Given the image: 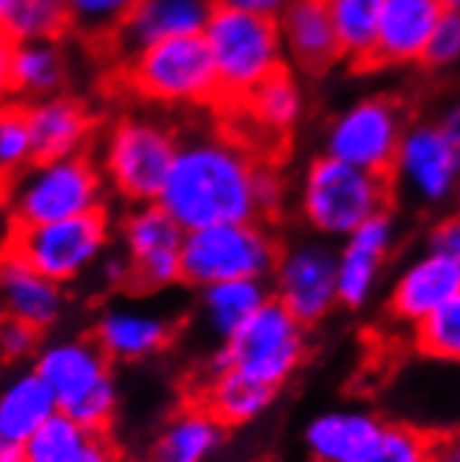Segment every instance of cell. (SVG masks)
Instances as JSON below:
<instances>
[{
  "instance_id": "6da1fadb",
  "label": "cell",
  "mask_w": 460,
  "mask_h": 462,
  "mask_svg": "<svg viewBox=\"0 0 460 462\" xmlns=\"http://www.w3.org/2000/svg\"><path fill=\"white\" fill-rule=\"evenodd\" d=\"M266 168L268 164L232 134H195L182 140L156 204L184 231L262 220L259 192Z\"/></svg>"
},
{
  "instance_id": "7a4b0ae2",
  "label": "cell",
  "mask_w": 460,
  "mask_h": 462,
  "mask_svg": "<svg viewBox=\"0 0 460 462\" xmlns=\"http://www.w3.org/2000/svg\"><path fill=\"white\" fill-rule=\"evenodd\" d=\"M390 176L360 171L335 156H313L296 187V212L321 240H346L374 215L390 212Z\"/></svg>"
},
{
  "instance_id": "3957f363",
  "label": "cell",
  "mask_w": 460,
  "mask_h": 462,
  "mask_svg": "<svg viewBox=\"0 0 460 462\" xmlns=\"http://www.w3.org/2000/svg\"><path fill=\"white\" fill-rule=\"evenodd\" d=\"M202 37L210 48L221 84L218 109H238L262 81L287 68L277 17L226 6L215 0Z\"/></svg>"
},
{
  "instance_id": "277c9868",
  "label": "cell",
  "mask_w": 460,
  "mask_h": 462,
  "mask_svg": "<svg viewBox=\"0 0 460 462\" xmlns=\"http://www.w3.org/2000/svg\"><path fill=\"white\" fill-rule=\"evenodd\" d=\"M123 81L140 101L162 109H218L221 84L202 34L128 51Z\"/></svg>"
},
{
  "instance_id": "5b68a950",
  "label": "cell",
  "mask_w": 460,
  "mask_h": 462,
  "mask_svg": "<svg viewBox=\"0 0 460 462\" xmlns=\"http://www.w3.org/2000/svg\"><path fill=\"white\" fill-rule=\"evenodd\" d=\"M182 140L154 115H123L101 134L98 164L107 187L128 207L156 204Z\"/></svg>"
},
{
  "instance_id": "8992f818",
  "label": "cell",
  "mask_w": 460,
  "mask_h": 462,
  "mask_svg": "<svg viewBox=\"0 0 460 462\" xmlns=\"http://www.w3.org/2000/svg\"><path fill=\"white\" fill-rule=\"evenodd\" d=\"M107 179L92 153L37 159L6 184L14 226H40L107 209Z\"/></svg>"
},
{
  "instance_id": "52a82bcc",
  "label": "cell",
  "mask_w": 460,
  "mask_h": 462,
  "mask_svg": "<svg viewBox=\"0 0 460 462\" xmlns=\"http://www.w3.org/2000/svg\"><path fill=\"white\" fill-rule=\"evenodd\" d=\"M279 240L266 220L215 223L184 231L182 243V282L204 290L218 282L271 279Z\"/></svg>"
},
{
  "instance_id": "ba28073f",
  "label": "cell",
  "mask_w": 460,
  "mask_h": 462,
  "mask_svg": "<svg viewBox=\"0 0 460 462\" xmlns=\"http://www.w3.org/2000/svg\"><path fill=\"white\" fill-rule=\"evenodd\" d=\"M307 348V326L271 299L235 337L215 348L207 371L235 368L279 390L305 365Z\"/></svg>"
},
{
  "instance_id": "9c48e42d",
  "label": "cell",
  "mask_w": 460,
  "mask_h": 462,
  "mask_svg": "<svg viewBox=\"0 0 460 462\" xmlns=\"http://www.w3.org/2000/svg\"><path fill=\"white\" fill-rule=\"evenodd\" d=\"M408 125V106L397 95H363L326 120L321 131V153L360 171L390 176Z\"/></svg>"
},
{
  "instance_id": "30bf717a",
  "label": "cell",
  "mask_w": 460,
  "mask_h": 462,
  "mask_svg": "<svg viewBox=\"0 0 460 462\" xmlns=\"http://www.w3.org/2000/svg\"><path fill=\"white\" fill-rule=\"evenodd\" d=\"M112 243V223L107 209L87 212L68 220L40 226H14L6 243L9 251L23 256L56 284H70L107 256Z\"/></svg>"
},
{
  "instance_id": "8fae6325",
  "label": "cell",
  "mask_w": 460,
  "mask_h": 462,
  "mask_svg": "<svg viewBox=\"0 0 460 462\" xmlns=\"http://www.w3.org/2000/svg\"><path fill=\"white\" fill-rule=\"evenodd\" d=\"M274 299L307 328L326 320L338 304V251L330 240H296L282 245L271 273Z\"/></svg>"
},
{
  "instance_id": "7c38bea8",
  "label": "cell",
  "mask_w": 460,
  "mask_h": 462,
  "mask_svg": "<svg viewBox=\"0 0 460 462\" xmlns=\"http://www.w3.org/2000/svg\"><path fill=\"white\" fill-rule=\"evenodd\" d=\"M393 189L413 204L436 209L452 204L460 184V156L444 137L436 120H410L390 171Z\"/></svg>"
},
{
  "instance_id": "4fadbf2b",
  "label": "cell",
  "mask_w": 460,
  "mask_h": 462,
  "mask_svg": "<svg viewBox=\"0 0 460 462\" xmlns=\"http://www.w3.org/2000/svg\"><path fill=\"white\" fill-rule=\"evenodd\" d=\"M184 228L159 204L128 207L120 220V245L131 265V287L159 292L182 282Z\"/></svg>"
},
{
  "instance_id": "5bb4252c",
  "label": "cell",
  "mask_w": 460,
  "mask_h": 462,
  "mask_svg": "<svg viewBox=\"0 0 460 462\" xmlns=\"http://www.w3.org/2000/svg\"><path fill=\"white\" fill-rule=\"evenodd\" d=\"M399 226L393 212L374 215L354 228L338 248V304L343 310H363L380 287L382 271L397 248Z\"/></svg>"
},
{
  "instance_id": "9a60e30c",
  "label": "cell",
  "mask_w": 460,
  "mask_h": 462,
  "mask_svg": "<svg viewBox=\"0 0 460 462\" xmlns=\"http://www.w3.org/2000/svg\"><path fill=\"white\" fill-rule=\"evenodd\" d=\"M444 14V0H385L369 70L418 68Z\"/></svg>"
},
{
  "instance_id": "2e32d148",
  "label": "cell",
  "mask_w": 460,
  "mask_h": 462,
  "mask_svg": "<svg viewBox=\"0 0 460 462\" xmlns=\"http://www.w3.org/2000/svg\"><path fill=\"white\" fill-rule=\"evenodd\" d=\"M277 23L293 73L318 79L343 61L338 31L324 0H290Z\"/></svg>"
},
{
  "instance_id": "e0dca14e",
  "label": "cell",
  "mask_w": 460,
  "mask_h": 462,
  "mask_svg": "<svg viewBox=\"0 0 460 462\" xmlns=\"http://www.w3.org/2000/svg\"><path fill=\"white\" fill-rule=\"evenodd\" d=\"M34 368L53 390L59 410L68 412L112 376V359L89 337H61L42 343Z\"/></svg>"
},
{
  "instance_id": "ac0fdd59",
  "label": "cell",
  "mask_w": 460,
  "mask_h": 462,
  "mask_svg": "<svg viewBox=\"0 0 460 462\" xmlns=\"http://www.w3.org/2000/svg\"><path fill=\"white\" fill-rule=\"evenodd\" d=\"M25 117L34 140V162L89 153L98 123L92 109L76 95L56 92L31 101L25 104Z\"/></svg>"
},
{
  "instance_id": "d6986e66",
  "label": "cell",
  "mask_w": 460,
  "mask_h": 462,
  "mask_svg": "<svg viewBox=\"0 0 460 462\" xmlns=\"http://www.w3.org/2000/svg\"><path fill=\"white\" fill-rule=\"evenodd\" d=\"M460 292V268L455 262L421 251L397 273L388 290V312L405 326H418Z\"/></svg>"
},
{
  "instance_id": "ffe728a7",
  "label": "cell",
  "mask_w": 460,
  "mask_h": 462,
  "mask_svg": "<svg viewBox=\"0 0 460 462\" xmlns=\"http://www.w3.org/2000/svg\"><path fill=\"white\" fill-rule=\"evenodd\" d=\"M0 304L9 320L28 323L45 335L64 312V292L61 284L31 268L14 251L4 248L0 254Z\"/></svg>"
},
{
  "instance_id": "44dd1931",
  "label": "cell",
  "mask_w": 460,
  "mask_h": 462,
  "mask_svg": "<svg viewBox=\"0 0 460 462\" xmlns=\"http://www.w3.org/2000/svg\"><path fill=\"white\" fill-rule=\"evenodd\" d=\"M174 337V323L151 310L109 307L98 315L92 340L112 362H143L165 351Z\"/></svg>"
},
{
  "instance_id": "7402d4cb",
  "label": "cell",
  "mask_w": 460,
  "mask_h": 462,
  "mask_svg": "<svg viewBox=\"0 0 460 462\" xmlns=\"http://www.w3.org/2000/svg\"><path fill=\"white\" fill-rule=\"evenodd\" d=\"M382 420L363 407H335L313 415L302 432L313 462H354L380 432Z\"/></svg>"
},
{
  "instance_id": "603a6c76",
  "label": "cell",
  "mask_w": 460,
  "mask_h": 462,
  "mask_svg": "<svg viewBox=\"0 0 460 462\" xmlns=\"http://www.w3.org/2000/svg\"><path fill=\"white\" fill-rule=\"evenodd\" d=\"M229 112H240L262 137L282 143L299 131L307 112V92L299 81V73L282 68L268 81H262L238 109Z\"/></svg>"
},
{
  "instance_id": "cb8c5ba5",
  "label": "cell",
  "mask_w": 460,
  "mask_h": 462,
  "mask_svg": "<svg viewBox=\"0 0 460 462\" xmlns=\"http://www.w3.org/2000/svg\"><path fill=\"white\" fill-rule=\"evenodd\" d=\"M226 440V426L199 402L176 410L148 446L146 462H210Z\"/></svg>"
},
{
  "instance_id": "d4e9b609",
  "label": "cell",
  "mask_w": 460,
  "mask_h": 462,
  "mask_svg": "<svg viewBox=\"0 0 460 462\" xmlns=\"http://www.w3.org/2000/svg\"><path fill=\"white\" fill-rule=\"evenodd\" d=\"M215 0H143L120 31V42L137 51L151 42L204 34Z\"/></svg>"
},
{
  "instance_id": "484cf974",
  "label": "cell",
  "mask_w": 460,
  "mask_h": 462,
  "mask_svg": "<svg viewBox=\"0 0 460 462\" xmlns=\"http://www.w3.org/2000/svg\"><path fill=\"white\" fill-rule=\"evenodd\" d=\"M277 387L262 384L235 368L207 371L199 404L207 407L226 429H238L266 415L277 402Z\"/></svg>"
},
{
  "instance_id": "4316f807",
  "label": "cell",
  "mask_w": 460,
  "mask_h": 462,
  "mask_svg": "<svg viewBox=\"0 0 460 462\" xmlns=\"http://www.w3.org/2000/svg\"><path fill=\"white\" fill-rule=\"evenodd\" d=\"M59 412L53 390L34 368H23L0 384V435L9 440L25 443Z\"/></svg>"
},
{
  "instance_id": "83f0119b",
  "label": "cell",
  "mask_w": 460,
  "mask_h": 462,
  "mask_svg": "<svg viewBox=\"0 0 460 462\" xmlns=\"http://www.w3.org/2000/svg\"><path fill=\"white\" fill-rule=\"evenodd\" d=\"M199 292H202V299H199L202 323L221 343L235 337L240 328L274 299L268 279L218 282Z\"/></svg>"
},
{
  "instance_id": "f1b7e54d",
  "label": "cell",
  "mask_w": 460,
  "mask_h": 462,
  "mask_svg": "<svg viewBox=\"0 0 460 462\" xmlns=\"http://www.w3.org/2000/svg\"><path fill=\"white\" fill-rule=\"evenodd\" d=\"M68 56L61 42H23L12 59V97L23 104L64 92Z\"/></svg>"
},
{
  "instance_id": "f546056e",
  "label": "cell",
  "mask_w": 460,
  "mask_h": 462,
  "mask_svg": "<svg viewBox=\"0 0 460 462\" xmlns=\"http://www.w3.org/2000/svg\"><path fill=\"white\" fill-rule=\"evenodd\" d=\"M324 4L335 23L343 61L357 70H369L385 0H324Z\"/></svg>"
},
{
  "instance_id": "4dcf8cb0",
  "label": "cell",
  "mask_w": 460,
  "mask_h": 462,
  "mask_svg": "<svg viewBox=\"0 0 460 462\" xmlns=\"http://www.w3.org/2000/svg\"><path fill=\"white\" fill-rule=\"evenodd\" d=\"M0 28L17 45L61 42L73 31L68 0H9Z\"/></svg>"
},
{
  "instance_id": "1f68e13d",
  "label": "cell",
  "mask_w": 460,
  "mask_h": 462,
  "mask_svg": "<svg viewBox=\"0 0 460 462\" xmlns=\"http://www.w3.org/2000/svg\"><path fill=\"white\" fill-rule=\"evenodd\" d=\"M89 440V432L59 412L25 440V462H81Z\"/></svg>"
},
{
  "instance_id": "d6a6232c",
  "label": "cell",
  "mask_w": 460,
  "mask_h": 462,
  "mask_svg": "<svg viewBox=\"0 0 460 462\" xmlns=\"http://www.w3.org/2000/svg\"><path fill=\"white\" fill-rule=\"evenodd\" d=\"M413 346L427 359L460 365V292L413 326Z\"/></svg>"
},
{
  "instance_id": "836d02e7",
  "label": "cell",
  "mask_w": 460,
  "mask_h": 462,
  "mask_svg": "<svg viewBox=\"0 0 460 462\" xmlns=\"http://www.w3.org/2000/svg\"><path fill=\"white\" fill-rule=\"evenodd\" d=\"M34 162V140L23 101L0 104V184L14 181Z\"/></svg>"
},
{
  "instance_id": "e575fe53",
  "label": "cell",
  "mask_w": 460,
  "mask_h": 462,
  "mask_svg": "<svg viewBox=\"0 0 460 462\" xmlns=\"http://www.w3.org/2000/svg\"><path fill=\"white\" fill-rule=\"evenodd\" d=\"M143 0H68L70 25L87 40H117Z\"/></svg>"
},
{
  "instance_id": "d590c367",
  "label": "cell",
  "mask_w": 460,
  "mask_h": 462,
  "mask_svg": "<svg viewBox=\"0 0 460 462\" xmlns=\"http://www.w3.org/2000/svg\"><path fill=\"white\" fill-rule=\"evenodd\" d=\"M433 438L410 423H382L354 462H430Z\"/></svg>"
},
{
  "instance_id": "8d00e7d4",
  "label": "cell",
  "mask_w": 460,
  "mask_h": 462,
  "mask_svg": "<svg viewBox=\"0 0 460 462\" xmlns=\"http://www.w3.org/2000/svg\"><path fill=\"white\" fill-rule=\"evenodd\" d=\"M117 404H120L117 382L109 379L101 387H95L87 395V399H81L76 407H70L64 415L73 418L84 429V432H89V435H104L107 429H109V423L115 420V415H117Z\"/></svg>"
},
{
  "instance_id": "74e56055",
  "label": "cell",
  "mask_w": 460,
  "mask_h": 462,
  "mask_svg": "<svg viewBox=\"0 0 460 462\" xmlns=\"http://www.w3.org/2000/svg\"><path fill=\"white\" fill-rule=\"evenodd\" d=\"M460 64V12H446L427 42L418 68L430 73H444Z\"/></svg>"
},
{
  "instance_id": "f35d334b",
  "label": "cell",
  "mask_w": 460,
  "mask_h": 462,
  "mask_svg": "<svg viewBox=\"0 0 460 462\" xmlns=\"http://www.w3.org/2000/svg\"><path fill=\"white\" fill-rule=\"evenodd\" d=\"M42 348V332L28 323L9 320L4 326V335H0V359L20 365V362L34 359Z\"/></svg>"
},
{
  "instance_id": "ab89813d",
  "label": "cell",
  "mask_w": 460,
  "mask_h": 462,
  "mask_svg": "<svg viewBox=\"0 0 460 462\" xmlns=\"http://www.w3.org/2000/svg\"><path fill=\"white\" fill-rule=\"evenodd\" d=\"M424 251L438 254L460 268V215L457 212L438 217L430 228H427Z\"/></svg>"
},
{
  "instance_id": "60d3db41",
  "label": "cell",
  "mask_w": 460,
  "mask_h": 462,
  "mask_svg": "<svg viewBox=\"0 0 460 462\" xmlns=\"http://www.w3.org/2000/svg\"><path fill=\"white\" fill-rule=\"evenodd\" d=\"M17 42L0 28V104L12 101V59Z\"/></svg>"
},
{
  "instance_id": "b9f144b4",
  "label": "cell",
  "mask_w": 460,
  "mask_h": 462,
  "mask_svg": "<svg viewBox=\"0 0 460 462\" xmlns=\"http://www.w3.org/2000/svg\"><path fill=\"white\" fill-rule=\"evenodd\" d=\"M436 123L444 131V137L449 140V145L455 148V153L460 156V97H452V101L438 112Z\"/></svg>"
},
{
  "instance_id": "7bdbcfd3",
  "label": "cell",
  "mask_w": 460,
  "mask_h": 462,
  "mask_svg": "<svg viewBox=\"0 0 460 462\" xmlns=\"http://www.w3.org/2000/svg\"><path fill=\"white\" fill-rule=\"evenodd\" d=\"M101 276L112 287H131V265L126 254H112L101 259Z\"/></svg>"
},
{
  "instance_id": "ee69618b",
  "label": "cell",
  "mask_w": 460,
  "mask_h": 462,
  "mask_svg": "<svg viewBox=\"0 0 460 462\" xmlns=\"http://www.w3.org/2000/svg\"><path fill=\"white\" fill-rule=\"evenodd\" d=\"M430 462H460V429L433 438Z\"/></svg>"
},
{
  "instance_id": "f6af8a7d",
  "label": "cell",
  "mask_w": 460,
  "mask_h": 462,
  "mask_svg": "<svg viewBox=\"0 0 460 462\" xmlns=\"http://www.w3.org/2000/svg\"><path fill=\"white\" fill-rule=\"evenodd\" d=\"M218 4L238 6V9H246V12L266 14V17H279L290 0H218Z\"/></svg>"
},
{
  "instance_id": "bcb514c9",
  "label": "cell",
  "mask_w": 460,
  "mask_h": 462,
  "mask_svg": "<svg viewBox=\"0 0 460 462\" xmlns=\"http://www.w3.org/2000/svg\"><path fill=\"white\" fill-rule=\"evenodd\" d=\"M81 462H120V459H117V451L112 448V443L104 435H92Z\"/></svg>"
},
{
  "instance_id": "7dc6e473",
  "label": "cell",
  "mask_w": 460,
  "mask_h": 462,
  "mask_svg": "<svg viewBox=\"0 0 460 462\" xmlns=\"http://www.w3.org/2000/svg\"><path fill=\"white\" fill-rule=\"evenodd\" d=\"M0 462H25V443L0 435Z\"/></svg>"
},
{
  "instance_id": "c3c4849f",
  "label": "cell",
  "mask_w": 460,
  "mask_h": 462,
  "mask_svg": "<svg viewBox=\"0 0 460 462\" xmlns=\"http://www.w3.org/2000/svg\"><path fill=\"white\" fill-rule=\"evenodd\" d=\"M9 323V315H6V310H4V304H0V335H4V326Z\"/></svg>"
},
{
  "instance_id": "681fc988",
  "label": "cell",
  "mask_w": 460,
  "mask_h": 462,
  "mask_svg": "<svg viewBox=\"0 0 460 462\" xmlns=\"http://www.w3.org/2000/svg\"><path fill=\"white\" fill-rule=\"evenodd\" d=\"M446 12H460V0H444Z\"/></svg>"
},
{
  "instance_id": "f907efd6",
  "label": "cell",
  "mask_w": 460,
  "mask_h": 462,
  "mask_svg": "<svg viewBox=\"0 0 460 462\" xmlns=\"http://www.w3.org/2000/svg\"><path fill=\"white\" fill-rule=\"evenodd\" d=\"M452 207H455V212L460 215V184H457V189H455V198H452Z\"/></svg>"
},
{
  "instance_id": "816d5d0a",
  "label": "cell",
  "mask_w": 460,
  "mask_h": 462,
  "mask_svg": "<svg viewBox=\"0 0 460 462\" xmlns=\"http://www.w3.org/2000/svg\"><path fill=\"white\" fill-rule=\"evenodd\" d=\"M6 6H9V0H0V23H4V14H6Z\"/></svg>"
}]
</instances>
